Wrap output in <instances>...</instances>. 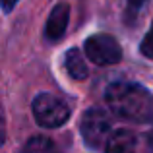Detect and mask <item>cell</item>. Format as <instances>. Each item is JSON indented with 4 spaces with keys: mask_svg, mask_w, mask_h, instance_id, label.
<instances>
[{
    "mask_svg": "<svg viewBox=\"0 0 153 153\" xmlns=\"http://www.w3.org/2000/svg\"><path fill=\"white\" fill-rule=\"evenodd\" d=\"M79 130H82V138L85 146L97 149L111 138V116L101 107H91L83 112Z\"/></svg>",
    "mask_w": 153,
    "mask_h": 153,
    "instance_id": "cell-2",
    "label": "cell"
},
{
    "mask_svg": "<svg viewBox=\"0 0 153 153\" xmlns=\"http://www.w3.org/2000/svg\"><path fill=\"white\" fill-rule=\"evenodd\" d=\"M16 4H18V0H2V8H4V12L8 14V12H10L12 8L16 6Z\"/></svg>",
    "mask_w": 153,
    "mask_h": 153,
    "instance_id": "cell-10",
    "label": "cell"
},
{
    "mask_svg": "<svg viewBox=\"0 0 153 153\" xmlns=\"http://www.w3.org/2000/svg\"><path fill=\"white\" fill-rule=\"evenodd\" d=\"M138 140L130 130H116L111 134L107 142V153H136Z\"/></svg>",
    "mask_w": 153,
    "mask_h": 153,
    "instance_id": "cell-6",
    "label": "cell"
},
{
    "mask_svg": "<svg viewBox=\"0 0 153 153\" xmlns=\"http://www.w3.org/2000/svg\"><path fill=\"white\" fill-rule=\"evenodd\" d=\"M140 51H142L143 56H147V58H153V23H151L149 31L146 33V37H143L142 45H140Z\"/></svg>",
    "mask_w": 153,
    "mask_h": 153,
    "instance_id": "cell-9",
    "label": "cell"
},
{
    "mask_svg": "<svg viewBox=\"0 0 153 153\" xmlns=\"http://www.w3.org/2000/svg\"><path fill=\"white\" fill-rule=\"evenodd\" d=\"M68 19H70V6L66 2L56 4L45 25V35L49 41H58V39L64 37L66 27H68Z\"/></svg>",
    "mask_w": 153,
    "mask_h": 153,
    "instance_id": "cell-5",
    "label": "cell"
},
{
    "mask_svg": "<svg viewBox=\"0 0 153 153\" xmlns=\"http://www.w3.org/2000/svg\"><path fill=\"white\" fill-rule=\"evenodd\" d=\"M64 68L74 79H85L87 78V66L82 52L78 49H70L64 54Z\"/></svg>",
    "mask_w": 153,
    "mask_h": 153,
    "instance_id": "cell-7",
    "label": "cell"
},
{
    "mask_svg": "<svg viewBox=\"0 0 153 153\" xmlns=\"http://www.w3.org/2000/svg\"><path fill=\"white\" fill-rule=\"evenodd\" d=\"M85 54L89 60H93L99 66H108L116 64L122 58V49L118 41L112 35L107 33H97L85 41Z\"/></svg>",
    "mask_w": 153,
    "mask_h": 153,
    "instance_id": "cell-4",
    "label": "cell"
},
{
    "mask_svg": "<svg viewBox=\"0 0 153 153\" xmlns=\"http://www.w3.org/2000/svg\"><path fill=\"white\" fill-rule=\"evenodd\" d=\"M105 103L120 118L138 124L153 122V95L138 83H111L105 91Z\"/></svg>",
    "mask_w": 153,
    "mask_h": 153,
    "instance_id": "cell-1",
    "label": "cell"
},
{
    "mask_svg": "<svg viewBox=\"0 0 153 153\" xmlns=\"http://www.w3.org/2000/svg\"><path fill=\"white\" fill-rule=\"evenodd\" d=\"M147 0H128V4H130V8L134 10V8H140V6H143Z\"/></svg>",
    "mask_w": 153,
    "mask_h": 153,
    "instance_id": "cell-11",
    "label": "cell"
},
{
    "mask_svg": "<svg viewBox=\"0 0 153 153\" xmlns=\"http://www.w3.org/2000/svg\"><path fill=\"white\" fill-rule=\"evenodd\" d=\"M22 153H58V147H56V143L51 138L33 136V138L27 140V143H25Z\"/></svg>",
    "mask_w": 153,
    "mask_h": 153,
    "instance_id": "cell-8",
    "label": "cell"
},
{
    "mask_svg": "<svg viewBox=\"0 0 153 153\" xmlns=\"http://www.w3.org/2000/svg\"><path fill=\"white\" fill-rule=\"evenodd\" d=\"M33 116L43 128H58L68 122L70 107L51 93H39L33 99Z\"/></svg>",
    "mask_w": 153,
    "mask_h": 153,
    "instance_id": "cell-3",
    "label": "cell"
}]
</instances>
